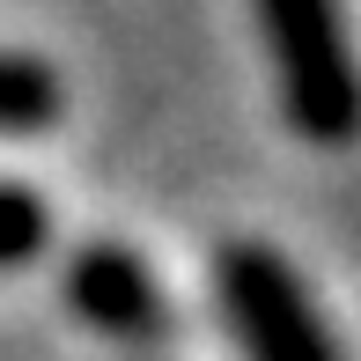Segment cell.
Here are the masks:
<instances>
[{
    "instance_id": "6da1fadb",
    "label": "cell",
    "mask_w": 361,
    "mask_h": 361,
    "mask_svg": "<svg viewBox=\"0 0 361 361\" xmlns=\"http://www.w3.org/2000/svg\"><path fill=\"white\" fill-rule=\"evenodd\" d=\"M251 8H258L266 44H273L288 126L317 147L361 140V59L347 44L339 0H251Z\"/></svg>"
},
{
    "instance_id": "7a4b0ae2",
    "label": "cell",
    "mask_w": 361,
    "mask_h": 361,
    "mask_svg": "<svg viewBox=\"0 0 361 361\" xmlns=\"http://www.w3.org/2000/svg\"><path fill=\"white\" fill-rule=\"evenodd\" d=\"M214 288H221V317L236 332L243 361H339L302 273L273 243H228L214 266Z\"/></svg>"
},
{
    "instance_id": "3957f363",
    "label": "cell",
    "mask_w": 361,
    "mask_h": 361,
    "mask_svg": "<svg viewBox=\"0 0 361 361\" xmlns=\"http://www.w3.org/2000/svg\"><path fill=\"white\" fill-rule=\"evenodd\" d=\"M67 302L74 317H89L111 339H155L170 324V302H162L147 258L126 243H81L67 258Z\"/></svg>"
},
{
    "instance_id": "277c9868",
    "label": "cell",
    "mask_w": 361,
    "mask_h": 361,
    "mask_svg": "<svg viewBox=\"0 0 361 361\" xmlns=\"http://www.w3.org/2000/svg\"><path fill=\"white\" fill-rule=\"evenodd\" d=\"M59 74L30 52H0V133H44L59 118Z\"/></svg>"
},
{
    "instance_id": "5b68a950",
    "label": "cell",
    "mask_w": 361,
    "mask_h": 361,
    "mask_svg": "<svg viewBox=\"0 0 361 361\" xmlns=\"http://www.w3.org/2000/svg\"><path fill=\"white\" fill-rule=\"evenodd\" d=\"M44 228H52V214H44V200L30 185H0V266H23V258L44 251Z\"/></svg>"
}]
</instances>
